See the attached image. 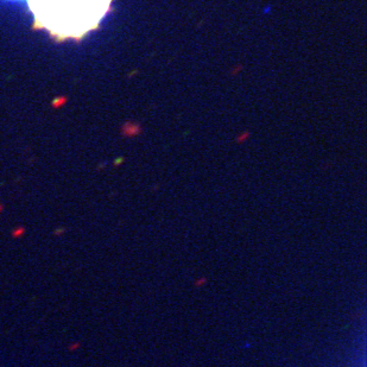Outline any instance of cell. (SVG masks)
I'll return each instance as SVG.
<instances>
[{
	"mask_svg": "<svg viewBox=\"0 0 367 367\" xmlns=\"http://www.w3.org/2000/svg\"><path fill=\"white\" fill-rule=\"evenodd\" d=\"M35 26L57 40L81 39L95 30L112 0H26Z\"/></svg>",
	"mask_w": 367,
	"mask_h": 367,
	"instance_id": "cell-1",
	"label": "cell"
}]
</instances>
